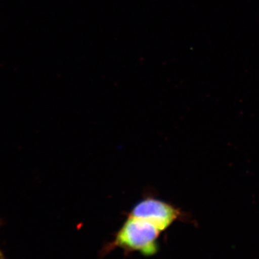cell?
I'll return each instance as SVG.
<instances>
[{"label":"cell","instance_id":"obj_1","mask_svg":"<svg viewBox=\"0 0 259 259\" xmlns=\"http://www.w3.org/2000/svg\"><path fill=\"white\" fill-rule=\"evenodd\" d=\"M161 233L147 221L127 216L114 239L104 247L102 254L105 255L115 248H121L125 253L139 252L144 256H152L158 253V240Z\"/></svg>","mask_w":259,"mask_h":259},{"label":"cell","instance_id":"obj_2","mask_svg":"<svg viewBox=\"0 0 259 259\" xmlns=\"http://www.w3.org/2000/svg\"><path fill=\"white\" fill-rule=\"evenodd\" d=\"M127 216L147 221L162 233L182 218V212L171 203L147 197L135 204Z\"/></svg>","mask_w":259,"mask_h":259},{"label":"cell","instance_id":"obj_3","mask_svg":"<svg viewBox=\"0 0 259 259\" xmlns=\"http://www.w3.org/2000/svg\"><path fill=\"white\" fill-rule=\"evenodd\" d=\"M2 224H3V223H2V221H0V226H1ZM0 259H6V258H5L4 253H3L1 248H0Z\"/></svg>","mask_w":259,"mask_h":259}]
</instances>
